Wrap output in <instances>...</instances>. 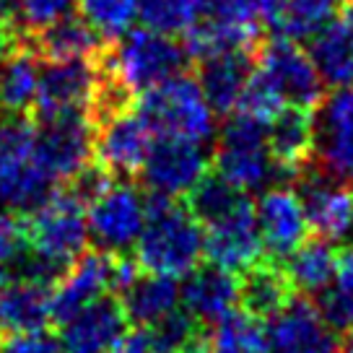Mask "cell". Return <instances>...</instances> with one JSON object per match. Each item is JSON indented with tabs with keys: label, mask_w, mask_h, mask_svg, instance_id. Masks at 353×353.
Returning <instances> with one entry per match:
<instances>
[{
	"label": "cell",
	"mask_w": 353,
	"mask_h": 353,
	"mask_svg": "<svg viewBox=\"0 0 353 353\" xmlns=\"http://www.w3.org/2000/svg\"><path fill=\"white\" fill-rule=\"evenodd\" d=\"M203 257L200 221L176 200L148 195V219L138 242L135 263L145 273L179 278L198 268Z\"/></svg>",
	"instance_id": "6da1fadb"
},
{
	"label": "cell",
	"mask_w": 353,
	"mask_h": 353,
	"mask_svg": "<svg viewBox=\"0 0 353 353\" xmlns=\"http://www.w3.org/2000/svg\"><path fill=\"white\" fill-rule=\"evenodd\" d=\"M55 192V179L37 159V128L0 112V205L32 213Z\"/></svg>",
	"instance_id": "7a4b0ae2"
},
{
	"label": "cell",
	"mask_w": 353,
	"mask_h": 353,
	"mask_svg": "<svg viewBox=\"0 0 353 353\" xmlns=\"http://www.w3.org/2000/svg\"><path fill=\"white\" fill-rule=\"evenodd\" d=\"M188 50L169 34H159L154 29H130L120 37L114 50L107 55L104 73L122 86L128 94H145L148 88L164 83L166 78L185 73Z\"/></svg>",
	"instance_id": "3957f363"
},
{
	"label": "cell",
	"mask_w": 353,
	"mask_h": 353,
	"mask_svg": "<svg viewBox=\"0 0 353 353\" xmlns=\"http://www.w3.org/2000/svg\"><path fill=\"white\" fill-rule=\"evenodd\" d=\"M138 112L161 138H182L205 145L216 135V112L200 91L198 78L185 73L148 88Z\"/></svg>",
	"instance_id": "277c9868"
},
{
	"label": "cell",
	"mask_w": 353,
	"mask_h": 353,
	"mask_svg": "<svg viewBox=\"0 0 353 353\" xmlns=\"http://www.w3.org/2000/svg\"><path fill=\"white\" fill-rule=\"evenodd\" d=\"M86 205L70 192H52L26 223V247L29 254L50 265L60 276L78 254L86 252L88 244Z\"/></svg>",
	"instance_id": "5b68a950"
},
{
	"label": "cell",
	"mask_w": 353,
	"mask_h": 353,
	"mask_svg": "<svg viewBox=\"0 0 353 353\" xmlns=\"http://www.w3.org/2000/svg\"><path fill=\"white\" fill-rule=\"evenodd\" d=\"M216 169L242 192H254L286 176L276 164L268 145V125L247 114H234L219 132L216 143Z\"/></svg>",
	"instance_id": "8992f818"
},
{
	"label": "cell",
	"mask_w": 353,
	"mask_h": 353,
	"mask_svg": "<svg viewBox=\"0 0 353 353\" xmlns=\"http://www.w3.org/2000/svg\"><path fill=\"white\" fill-rule=\"evenodd\" d=\"M148 219V198L130 182H112L86 205L88 236L97 250L122 254L135 247Z\"/></svg>",
	"instance_id": "52a82bcc"
},
{
	"label": "cell",
	"mask_w": 353,
	"mask_h": 353,
	"mask_svg": "<svg viewBox=\"0 0 353 353\" xmlns=\"http://www.w3.org/2000/svg\"><path fill=\"white\" fill-rule=\"evenodd\" d=\"M260 26L254 0H203L198 21L185 32V50L198 60L221 50H250Z\"/></svg>",
	"instance_id": "ba28073f"
},
{
	"label": "cell",
	"mask_w": 353,
	"mask_h": 353,
	"mask_svg": "<svg viewBox=\"0 0 353 353\" xmlns=\"http://www.w3.org/2000/svg\"><path fill=\"white\" fill-rule=\"evenodd\" d=\"M314 110V169L341 182L353 179V86L335 88Z\"/></svg>",
	"instance_id": "9c48e42d"
},
{
	"label": "cell",
	"mask_w": 353,
	"mask_h": 353,
	"mask_svg": "<svg viewBox=\"0 0 353 353\" xmlns=\"http://www.w3.org/2000/svg\"><path fill=\"white\" fill-rule=\"evenodd\" d=\"M94 122L86 112L42 117L37 128V159L55 182L73 179L94 156Z\"/></svg>",
	"instance_id": "30bf717a"
},
{
	"label": "cell",
	"mask_w": 353,
	"mask_h": 353,
	"mask_svg": "<svg viewBox=\"0 0 353 353\" xmlns=\"http://www.w3.org/2000/svg\"><path fill=\"white\" fill-rule=\"evenodd\" d=\"M148 195L176 200L190 195L192 188L208 174V154L203 143L182 138H161L151 145L145 164L141 166Z\"/></svg>",
	"instance_id": "8fae6325"
},
{
	"label": "cell",
	"mask_w": 353,
	"mask_h": 353,
	"mask_svg": "<svg viewBox=\"0 0 353 353\" xmlns=\"http://www.w3.org/2000/svg\"><path fill=\"white\" fill-rule=\"evenodd\" d=\"M94 128V154L104 172L117 176L141 172L156 135L151 125L141 117V112L125 107L99 120Z\"/></svg>",
	"instance_id": "7c38bea8"
},
{
	"label": "cell",
	"mask_w": 353,
	"mask_h": 353,
	"mask_svg": "<svg viewBox=\"0 0 353 353\" xmlns=\"http://www.w3.org/2000/svg\"><path fill=\"white\" fill-rule=\"evenodd\" d=\"M257 65L283 94L286 104L314 110L322 99V76L309 52H304L299 42L276 37L265 42L257 52Z\"/></svg>",
	"instance_id": "4fadbf2b"
},
{
	"label": "cell",
	"mask_w": 353,
	"mask_h": 353,
	"mask_svg": "<svg viewBox=\"0 0 353 353\" xmlns=\"http://www.w3.org/2000/svg\"><path fill=\"white\" fill-rule=\"evenodd\" d=\"M101 65L88 57L73 60H47L39 76L37 110L42 117L65 114V112H88L99 91Z\"/></svg>",
	"instance_id": "5bb4252c"
},
{
	"label": "cell",
	"mask_w": 353,
	"mask_h": 353,
	"mask_svg": "<svg viewBox=\"0 0 353 353\" xmlns=\"http://www.w3.org/2000/svg\"><path fill=\"white\" fill-rule=\"evenodd\" d=\"M114 265H117V254L104 252V250L78 254L65 268V273L55 281L52 296H50L52 320L63 325L91 301L114 291Z\"/></svg>",
	"instance_id": "9a60e30c"
},
{
	"label": "cell",
	"mask_w": 353,
	"mask_h": 353,
	"mask_svg": "<svg viewBox=\"0 0 353 353\" xmlns=\"http://www.w3.org/2000/svg\"><path fill=\"white\" fill-rule=\"evenodd\" d=\"M265 335L270 353H341L338 332L307 299H291L270 317Z\"/></svg>",
	"instance_id": "2e32d148"
},
{
	"label": "cell",
	"mask_w": 353,
	"mask_h": 353,
	"mask_svg": "<svg viewBox=\"0 0 353 353\" xmlns=\"http://www.w3.org/2000/svg\"><path fill=\"white\" fill-rule=\"evenodd\" d=\"M296 192L307 213L309 229L317 236L338 242L353 232V192L341 179H332L314 166H307L299 174Z\"/></svg>",
	"instance_id": "e0dca14e"
},
{
	"label": "cell",
	"mask_w": 353,
	"mask_h": 353,
	"mask_svg": "<svg viewBox=\"0 0 353 353\" xmlns=\"http://www.w3.org/2000/svg\"><path fill=\"white\" fill-rule=\"evenodd\" d=\"M263 239L254 221V205L247 200L229 216L205 223L203 232V254L219 268L232 273H244L263 260Z\"/></svg>",
	"instance_id": "ac0fdd59"
},
{
	"label": "cell",
	"mask_w": 353,
	"mask_h": 353,
	"mask_svg": "<svg viewBox=\"0 0 353 353\" xmlns=\"http://www.w3.org/2000/svg\"><path fill=\"white\" fill-rule=\"evenodd\" d=\"M254 221L263 239V250L276 260L288 257L307 239L309 221L296 188L278 185L265 190L254 205Z\"/></svg>",
	"instance_id": "d6986e66"
},
{
	"label": "cell",
	"mask_w": 353,
	"mask_h": 353,
	"mask_svg": "<svg viewBox=\"0 0 353 353\" xmlns=\"http://www.w3.org/2000/svg\"><path fill=\"white\" fill-rule=\"evenodd\" d=\"M128 314L117 299L101 296L63 322L60 343L65 353H110L122 332Z\"/></svg>",
	"instance_id": "ffe728a7"
},
{
	"label": "cell",
	"mask_w": 353,
	"mask_h": 353,
	"mask_svg": "<svg viewBox=\"0 0 353 353\" xmlns=\"http://www.w3.org/2000/svg\"><path fill=\"white\" fill-rule=\"evenodd\" d=\"M179 301L200 325H213L239 304V278L236 273L213 263L195 268L185 276V286L179 288Z\"/></svg>",
	"instance_id": "44dd1931"
},
{
	"label": "cell",
	"mask_w": 353,
	"mask_h": 353,
	"mask_svg": "<svg viewBox=\"0 0 353 353\" xmlns=\"http://www.w3.org/2000/svg\"><path fill=\"white\" fill-rule=\"evenodd\" d=\"M260 23L291 42H312L335 19L338 0H254Z\"/></svg>",
	"instance_id": "7402d4cb"
},
{
	"label": "cell",
	"mask_w": 353,
	"mask_h": 353,
	"mask_svg": "<svg viewBox=\"0 0 353 353\" xmlns=\"http://www.w3.org/2000/svg\"><path fill=\"white\" fill-rule=\"evenodd\" d=\"M252 76L250 50H221L200 57L198 83L216 114H229L236 110L244 83Z\"/></svg>",
	"instance_id": "603a6c76"
},
{
	"label": "cell",
	"mask_w": 353,
	"mask_h": 353,
	"mask_svg": "<svg viewBox=\"0 0 353 353\" xmlns=\"http://www.w3.org/2000/svg\"><path fill=\"white\" fill-rule=\"evenodd\" d=\"M50 296H52V288L47 283L0 273V330H44V325L52 320Z\"/></svg>",
	"instance_id": "cb8c5ba5"
},
{
	"label": "cell",
	"mask_w": 353,
	"mask_h": 353,
	"mask_svg": "<svg viewBox=\"0 0 353 353\" xmlns=\"http://www.w3.org/2000/svg\"><path fill=\"white\" fill-rule=\"evenodd\" d=\"M268 145L283 174H301L312 161V148H314L312 110L286 107L278 117H273L268 122Z\"/></svg>",
	"instance_id": "d4e9b609"
},
{
	"label": "cell",
	"mask_w": 353,
	"mask_h": 353,
	"mask_svg": "<svg viewBox=\"0 0 353 353\" xmlns=\"http://www.w3.org/2000/svg\"><path fill=\"white\" fill-rule=\"evenodd\" d=\"M341 257L327 239H304L294 252L283 257V273L288 283L299 294L317 296L335 281Z\"/></svg>",
	"instance_id": "484cf974"
},
{
	"label": "cell",
	"mask_w": 353,
	"mask_h": 353,
	"mask_svg": "<svg viewBox=\"0 0 353 353\" xmlns=\"http://www.w3.org/2000/svg\"><path fill=\"white\" fill-rule=\"evenodd\" d=\"M120 304L128 314V322H135L141 327H151L179 307L176 278L156 276V273L138 276L122 291Z\"/></svg>",
	"instance_id": "4316f807"
},
{
	"label": "cell",
	"mask_w": 353,
	"mask_h": 353,
	"mask_svg": "<svg viewBox=\"0 0 353 353\" xmlns=\"http://www.w3.org/2000/svg\"><path fill=\"white\" fill-rule=\"evenodd\" d=\"M42 65L34 50L19 44L8 57L0 60V112L23 114L37 104Z\"/></svg>",
	"instance_id": "83f0119b"
},
{
	"label": "cell",
	"mask_w": 353,
	"mask_h": 353,
	"mask_svg": "<svg viewBox=\"0 0 353 353\" xmlns=\"http://www.w3.org/2000/svg\"><path fill=\"white\" fill-rule=\"evenodd\" d=\"M309 55L325 83L335 88L353 86V19H332L312 39Z\"/></svg>",
	"instance_id": "f1b7e54d"
},
{
	"label": "cell",
	"mask_w": 353,
	"mask_h": 353,
	"mask_svg": "<svg viewBox=\"0 0 353 353\" xmlns=\"http://www.w3.org/2000/svg\"><path fill=\"white\" fill-rule=\"evenodd\" d=\"M291 299L294 288L288 283L283 268L257 263L244 270V278L239 281V304L257 320H270Z\"/></svg>",
	"instance_id": "f546056e"
},
{
	"label": "cell",
	"mask_w": 353,
	"mask_h": 353,
	"mask_svg": "<svg viewBox=\"0 0 353 353\" xmlns=\"http://www.w3.org/2000/svg\"><path fill=\"white\" fill-rule=\"evenodd\" d=\"M37 37V52L47 60H73V57H97L101 55L104 39L94 32L81 16H65L50 23Z\"/></svg>",
	"instance_id": "4dcf8cb0"
},
{
	"label": "cell",
	"mask_w": 353,
	"mask_h": 353,
	"mask_svg": "<svg viewBox=\"0 0 353 353\" xmlns=\"http://www.w3.org/2000/svg\"><path fill=\"white\" fill-rule=\"evenodd\" d=\"M208 353H270L263 322L250 312H229L210 325L205 338Z\"/></svg>",
	"instance_id": "1f68e13d"
},
{
	"label": "cell",
	"mask_w": 353,
	"mask_h": 353,
	"mask_svg": "<svg viewBox=\"0 0 353 353\" xmlns=\"http://www.w3.org/2000/svg\"><path fill=\"white\" fill-rule=\"evenodd\" d=\"M188 208L190 213L200 221V223H210L216 219L229 216L232 210L247 203V192L236 190L232 182H226L221 174H205L198 185L192 188L188 195Z\"/></svg>",
	"instance_id": "d6a6232c"
},
{
	"label": "cell",
	"mask_w": 353,
	"mask_h": 353,
	"mask_svg": "<svg viewBox=\"0 0 353 353\" xmlns=\"http://www.w3.org/2000/svg\"><path fill=\"white\" fill-rule=\"evenodd\" d=\"M78 11L104 42H117L132 29L141 0H78Z\"/></svg>",
	"instance_id": "836d02e7"
},
{
	"label": "cell",
	"mask_w": 353,
	"mask_h": 353,
	"mask_svg": "<svg viewBox=\"0 0 353 353\" xmlns=\"http://www.w3.org/2000/svg\"><path fill=\"white\" fill-rule=\"evenodd\" d=\"M203 0H141L138 19L145 29H154L159 34H185L198 21V13Z\"/></svg>",
	"instance_id": "e575fe53"
},
{
	"label": "cell",
	"mask_w": 353,
	"mask_h": 353,
	"mask_svg": "<svg viewBox=\"0 0 353 353\" xmlns=\"http://www.w3.org/2000/svg\"><path fill=\"white\" fill-rule=\"evenodd\" d=\"M286 107L288 104L283 99V94L278 91V86L257 68V70H252L250 81L244 83V91L242 97H239V101H236V110L234 112L247 114V117L268 125V122L273 120V117H278Z\"/></svg>",
	"instance_id": "d590c367"
},
{
	"label": "cell",
	"mask_w": 353,
	"mask_h": 353,
	"mask_svg": "<svg viewBox=\"0 0 353 353\" xmlns=\"http://www.w3.org/2000/svg\"><path fill=\"white\" fill-rule=\"evenodd\" d=\"M198 325L200 322L190 312H179V307L166 314L164 320L151 325L148 330L154 335L159 353H182L192 343H198Z\"/></svg>",
	"instance_id": "8d00e7d4"
},
{
	"label": "cell",
	"mask_w": 353,
	"mask_h": 353,
	"mask_svg": "<svg viewBox=\"0 0 353 353\" xmlns=\"http://www.w3.org/2000/svg\"><path fill=\"white\" fill-rule=\"evenodd\" d=\"M78 0H19V32L39 34L50 23L73 13Z\"/></svg>",
	"instance_id": "74e56055"
},
{
	"label": "cell",
	"mask_w": 353,
	"mask_h": 353,
	"mask_svg": "<svg viewBox=\"0 0 353 353\" xmlns=\"http://www.w3.org/2000/svg\"><path fill=\"white\" fill-rule=\"evenodd\" d=\"M26 250V226L11 210H0V273L21 260Z\"/></svg>",
	"instance_id": "f35d334b"
},
{
	"label": "cell",
	"mask_w": 353,
	"mask_h": 353,
	"mask_svg": "<svg viewBox=\"0 0 353 353\" xmlns=\"http://www.w3.org/2000/svg\"><path fill=\"white\" fill-rule=\"evenodd\" d=\"M0 353H65L63 343L44 330L8 332L0 341Z\"/></svg>",
	"instance_id": "ab89813d"
},
{
	"label": "cell",
	"mask_w": 353,
	"mask_h": 353,
	"mask_svg": "<svg viewBox=\"0 0 353 353\" xmlns=\"http://www.w3.org/2000/svg\"><path fill=\"white\" fill-rule=\"evenodd\" d=\"M110 353H159L156 341L148 327H135V330H125L112 345Z\"/></svg>",
	"instance_id": "60d3db41"
},
{
	"label": "cell",
	"mask_w": 353,
	"mask_h": 353,
	"mask_svg": "<svg viewBox=\"0 0 353 353\" xmlns=\"http://www.w3.org/2000/svg\"><path fill=\"white\" fill-rule=\"evenodd\" d=\"M19 39H21V34L13 29L11 23H6V21H0V60L3 57H8L19 47Z\"/></svg>",
	"instance_id": "b9f144b4"
},
{
	"label": "cell",
	"mask_w": 353,
	"mask_h": 353,
	"mask_svg": "<svg viewBox=\"0 0 353 353\" xmlns=\"http://www.w3.org/2000/svg\"><path fill=\"white\" fill-rule=\"evenodd\" d=\"M182 353H208V348H205V343L198 341V343H192L188 351H182Z\"/></svg>",
	"instance_id": "7bdbcfd3"
},
{
	"label": "cell",
	"mask_w": 353,
	"mask_h": 353,
	"mask_svg": "<svg viewBox=\"0 0 353 353\" xmlns=\"http://www.w3.org/2000/svg\"><path fill=\"white\" fill-rule=\"evenodd\" d=\"M343 353H353V330H348V341H345V345L341 348Z\"/></svg>",
	"instance_id": "ee69618b"
},
{
	"label": "cell",
	"mask_w": 353,
	"mask_h": 353,
	"mask_svg": "<svg viewBox=\"0 0 353 353\" xmlns=\"http://www.w3.org/2000/svg\"><path fill=\"white\" fill-rule=\"evenodd\" d=\"M348 19H353V0H351V6H348Z\"/></svg>",
	"instance_id": "f6af8a7d"
}]
</instances>
